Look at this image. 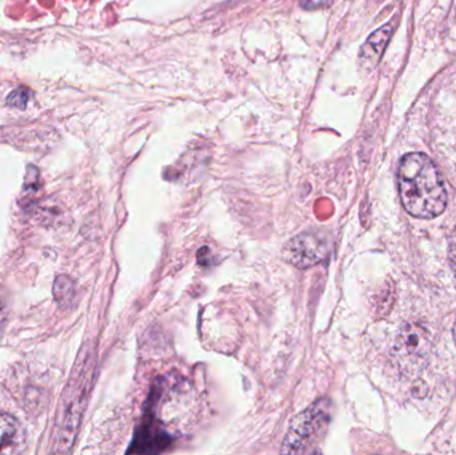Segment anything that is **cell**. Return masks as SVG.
Here are the masks:
<instances>
[{
	"label": "cell",
	"instance_id": "8",
	"mask_svg": "<svg viewBox=\"0 0 456 455\" xmlns=\"http://www.w3.org/2000/svg\"><path fill=\"white\" fill-rule=\"evenodd\" d=\"M53 296L61 307H69L74 301V282L67 275H59L53 285Z\"/></svg>",
	"mask_w": 456,
	"mask_h": 455
},
{
	"label": "cell",
	"instance_id": "4",
	"mask_svg": "<svg viewBox=\"0 0 456 455\" xmlns=\"http://www.w3.org/2000/svg\"><path fill=\"white\" fill-rule=\"evenodd\" d=\"M330 240L322 232H303L292 238L283 250L289 264L297 269H308L326 259L330 253Z\"/></svg>",
	"mask_w": 456,
	"mask_h": 455
},
{
	"label": "cell",
	"instance_id": "9",
	"mask_svg": "<svg viewBox=\"0 0 456 455\" xmlns=\"http://www.w3.org/2000/svg\"><path fill=\"white\" fill-rule=\"evenodd\" d=\"M29 98H31V91L27 88L20 87L18 90L12 91L8 95L7 104L11 107H16V109H26L27 103H28Z\"/></svg>",
	"mask_w": 456,
	"mask_h": 455
},
{
	"label": "cell",
	"instance_id": "2",
	"mask_svg": "<svg viewBox=\"0 0 456 455\" xmlns=\"http://www.w3.org/2000/svg\"><path fill=\"white\" fill-rule=\"evenodd\" d=\"M95 357L93 349L83 350L77 358V369L72 373L69 386L61 397L59 409L58 435H56V451H69L77 437V427L82 421L83 411L87 405L91 384L94 378Z\"/></svg>",
	"mask_w": 456,
	"mask_h": 455
},
{
	"label": "cell",
	"instance_id": "1",
	"mask_svg": "<svg viewBox=\"0 0 456 455\" xmlns=\"http://www.w3.org/2000/svg\"><path fill=\"white\" fill-rule=\"evenodd\" d=\"M398 184L402 203L415 218H436L446 208V186L428 155L412 152L402 158Z\"/></svg>",
	"mask_w": 456,
	"mask_h": 455
},
{
	"label": "cell",
	"instance_id": "12",
	"mask_svg": "<svg viewBox=\"0 0 456 455\" xmlns=\"http://www.w3.org/2000/svg\"><path fill=\"white\" fill-rule=\"evenodd\" d=\"M5 322H7V305L4 299L0 296V338H2L3 331H4Z\"/></svg>",
	"mask_w": 456,
	"mask_h": 455
},
{
	"label": "cell",
	"instance_id": "6",
	"mask_svg": "<svg viewBox=\"0 0 456 455\" xmlns=\"http://www.w3.org/2000/svg\"><path fill=\"white\" fill-rule=\"evenodd\" d=\"M396 349L403 357L410 355L412 358H426V352L428 350V333L418 326L403 329Z\"/></svg>",
	"mask_w": 456,
	"mask_h": 455
},
{
	"label": "cell",
	"instance_id": "5",
	"mask_svg": "<svg viewBox=\"0 0 456 455\" xmlns=\"http://www.w3.org/2000/svg\"><path fill=\"white\" fill-rule=\"evenodd\" d=\"M395 28L396 21L393 20L370 35L359 53V66L362 69L369 72L379 64L388 43L393 39Z\"/></svg>",
	"mask_w": 456,
	"mask_h": 455
},
{
	"label": "cell",
	"instance_id": "7",
	"mask_svg": "<svg viewBox=\"0 0 456 455\" xmlns=\"http://www.w3.org/2000/svg\"><path fill=\"white\" fill-rule=\"evenodd\" d=\"M24 443L20 424L8 414H0V454H15Z\"/></svg>",
	"mask_w": 456,
	"mask_h": 455
},
{
	"label": "cell",
	"instance_id": "10",
	"mask_svg": "<svg viewBox=\"0 0 456 455\" xmlns=\"http://www.w3.org/2000/svg\"><path fill=\"white\" fill-rule=\"evenodd\" d=\"M449 259L456 275V227L452 235H450Z\"/></svg>",
	"mask_w": 456,
	"mask_h": 455
},
{
	"label": "cell",
	"instance_id": "11",
	"mask_svg": "<svg viewBox=\"0 0 456 455\" xmlns=\"http://www.w3.org/2000/svg\"><path fill=\"white\" fill-rule=\"evenodd\" d=\"M300 7L305 10H316V8L323 7V5L329 4V0H299Z\"/></svg>",
	"mask_w": 456,
	"mask_h": 455
},
{
	"label": "cell",
	"instance_id": "3",
	"mask_svg": "<svg viewBox=\"0 0 456 455\" xmlns=\"http://www.w3.org/2000/svg\"><path fill=\"white\" fill-rule=\"evenodd\" d=\"M330 419H331V405L329 401H316L310 408L305 409L292 419L281 445V453H307L323 437Z\"/></svg>",
	"mask_w": 456,
	"mask_h": 455
},
{
	"label": "cell",
	"instance_id": "13",
	"mask_svg": "<svg viewBox=\"0 0 456 455\" xmlns=\"http://www.w3.org/2000/svg\"><path fill=\"white\" fill-rule=\"evenodd\" d=\"M454 339H455V344H456V323H455V326H454Z\"/></svg>",
	"mask_w": 456,
	"mask_h": 455
}]
</instances>
